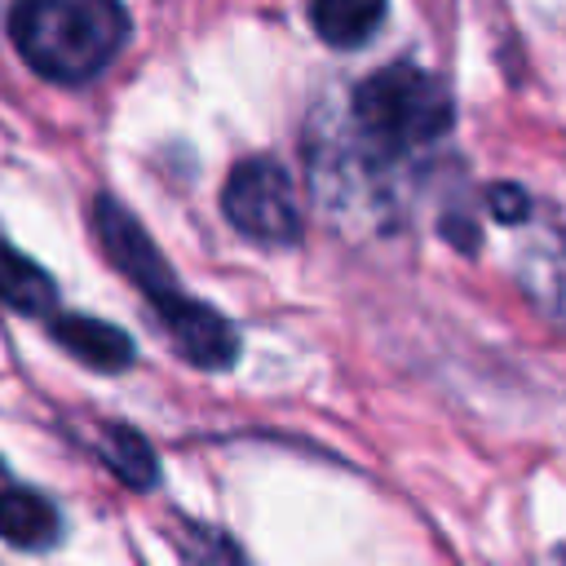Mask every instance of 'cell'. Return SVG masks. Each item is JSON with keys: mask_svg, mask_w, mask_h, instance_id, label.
<instances>
[{"mask_svg": "<svg viewBox=\"0 0 566 566\" xmlns=\"http://www.w3.org/2000/svg\"><path fill=\"white\" fill-rule=\"evenodd\" d=\"M53 340H57L71 358L88 363L93 371H124V367L133 363V340H128V332H119V327L106 323V318L62 314V318H53Z\"/></svg>", "mask_w": 566, "mask_h": 566, "instance_id": "cell-6", "label": "cell"}, {"mask_svg": "<svg viewBox=\"0 0 566 566\" xmlns=\"http://www.w3.org/2000/svg\"><path fill=\"white\" fill-rule=\"evenodd\" d=\"M57 535H62V517L40 491H31V486H4L0 491V539L4 544L40 553Z\"/></svg>", "mask_w": 566, "mask_h": 566, "instance_id": "cell-7", "label": "cell"}, {"mask_svg": "<svg viewBox=\"0 0 566 566\" xmlns=\"http://www.w3.org/2000/svg\"><path fill=\"white\" fill-rule=\"evenodd\" d=\"M0 301L22 314H35V318H49L53 301H57L53 279L31 256H22L4 234H0Z\"/></svg>", "mask_w": 566, "mask_h": 566, "instance_id": "cell-9", "label": "cell"}, {"mask_svg": "<svg viewBox=\"0 0 566 566\" xmlns=\"http://www.w3.org/2000/svg\"><path fill=\"white\" fill-rule=\"evenodd\" d=\"M557 566H566V553H562V562H557Z\"/></svg>", "mask_w": 566, "mask_h": 566, "instance_id": "cell-13", "label": "cell"}, {"mask_svg": "<svg viewBox=\"0 0 566 566\" xmlns=\"http://www.w3.org/2000/svg\"><path fill=\"white\" fill-rule=\"evenodd\" d=\"M385 22V0H310V27L336 49H363Z\"/></svg>", "mask_w": 566, "mask_h": 566, "instance_id": "cell-8", "label": "cell"}, {"mask_svg": "<svg viewBox=\"0 0 566 566\" xmlns=\"http://www.w3.org/2000/svg\"><path fill=\"white\" fill-rule=\"evenodd\" d=\"M128 13L119 0H13L9 40L18 57L57 84L93 80L124 44Z\"/></svg>", "mask_w": 566, "mask_h": 566, "instance_id": "cell-1", "label": "cell"}, {"mask_svg": "<svg viewBox=\"0 0 566 566\" xmlns=\"http://www.w3.org/2000/svg\"><path fill=\"white\" fill-rule=\"evenodd\" d=\"M221 212L243 239H252L261 248H292L301 239L296 190L279 159H265V155L239 159L226 177Z\"/></svg>", "mask_w": 566, "mask_h": 566, "instance_id": "cell-3", "label": "cell"}, {"mask_svg": "<svg viewBox=\"0 0 566 566\" xmlns=\"http://www.w3.org/2000/svg\"><path fill=\"white\" fill-rule=\"evenodd\" d=\"M93 230H97V243L106 248V256L115 261V270H124V279H133L150 305L177 292V279H172L164 252L150 243L146 226L124 203H115L111 195H97L93 199Z\"/></svg>", "mask_w": 566, "mask_h": 566, "instance_id": "cell-4", "label": "cell"}, {"mask_svg": "<svg viewBox=\"0 0 566 566\" xmlns=\"http://www.w3.org/2000/svg\"><path fill=\"white\" fill-rule=\"evenodd\" d=\"M177 557L181 566H248L243 548L208 522H181L177 526Z\"/></svg>", "mask_w": 566, "mask_h": 566, "instance_id": "cell-11", "label": "cell"}, {"mask_svg": "<svg viewBox=\"0 0 566 566\" xmlns=\"http://www.w3.org/2000/svg\"><path fill=\"white\" fill-rule=\"evenodd\" d=\"M97 455H102L106 469H111L124 486H133V491H150L155 478H159V460H155L150 442H146L133 424H106V429L97 433Z\"/></svg>", "mask_w": 566, "mask_h": 566, "instance_id": "cell-10", "label": "cell"}, {"mask_svg": "<svg viewBox=\"0 0 566 566\" xmlns=\"http://www.w3.org/2000/svg\"><path fill=\"white\" fill-rule=\"evenodd\" d=\"M354 128L380 159H398L438 142L451 128L447 88L407 62H394L358 84L354 93Z\"/></svg>", "mask_w": 566, "mask_h": 566, "instance_id": "cell-2", "label": "cell"}, {"mask_svg": "<svg viewBox=\"0 0 566 566\" xmlns=\"http://www.w3.org/2000/svg\"><path fill=\"white\" fill-rule=\"evenodd\" d=\"M491 208L500 221H522L526 217V195L517 186H495L491 190Z\"/></svg>", "mask_w": 566, "mask_h": 566, "instance_id": "cell-12", "label": "cell"}, {"mask_svg": "<svg viewBox=\"0 0 566 566\" xmlns=\"http://www.w3.org/2000/svg\"><path fill=\"white\" fill-rule=\"evenodd\" d=\"M150 310H155V318L164 323L172 349L186 363H195L203 371H226L239 358V336H234V327H230V318L221 310H212V305H203L195 296H181V292L155 301Z\"/></svg>", "mask_w": 566, "mask_h": 566, "instance_id": "cell-5", "label": "cell"}]
</instances>
